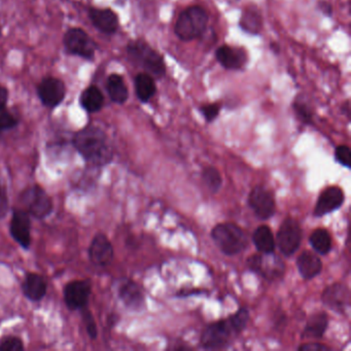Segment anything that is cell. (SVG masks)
<instances>
[{
    "instance_id": "4",
    "label": "cell",
    "mask_w": 351,
    "mask_h": 351,
    "mask_svg": "<svg viewBox=\"0 0 351 351\" xmlns=\"http://www.w3.org/2000/svg\"><path fill=\"white\" fill-rule=\"evenodd\" d=\"M127 53L131 60L143 67L147 73L154 77H162L166 73V65L163 57L156 52L147 43L134 40L127 46Z\"/></svg>"
},
{
    "instance_id": "26",
    "label": "cell",
    "mask_w": 351,
    "mask_h": 351,
    "mask_svg": "<svg viewBox=\"0 0 351 351\" xmlns=\"http://www.w3.org/2000/svg\"><path fill=\"white\" fill-rule=\"evenodd\" d=\"M254 246L261 254H269L275 250V238L268 226H260L256 228L252 235Z\"/></svg>"
},
{
    "instance_id": "34",
    "label": "cell",
    "mask_w": 351,
    "mask_h": 351,
    "mask_svg": "<svg viewBox=\"0 0 351 351\" xmlns=\"http://www.w3.org/2000/svg\"><path fill=\"white\" fill-rule=\"evenodd\" d=\"M335 159L340 165L350 168L351 151L347 145H339L335 149Z\"/></svg>"
},
{
    "instance_id": "1",
    "label": "cell",
    "mask_w": 351,
    "mask_h": 351,
    "mask_svg": "<svg viewBox=\"0 0 351 351\" xmlns=\"http://www.w3.org/2000/svg\"><path fill=\"white\" fill-rule=\"evenodd\" d=\"M73 145L87 163L95 167L108 165L114 158V151L108 135L99 127L89 125L75 133Z\"/></svg>"
},
{
    "instance_id": "39",
    "label": "cell",
    "mask_w": 351,
    "mask_h": 351,
    "mask_svg": "<svg viewBox=\"0 0 351 351\" xmlns=\"http://www.w3.org/2000/svg\"><path fill=\"white\" fill-rule=\"evenodd\" d=\"M8 99H9V91L7 88L0 85V112L5 110Z\"/></svg>"
},
{
    "instance_id": "38",
    "label": "cell",
    "mask_w": 351,
    "mask_h": 351,
    "mask_svg": "<svg viewBox=\"0 0 351 351\" xmlns=\"http://www.w3.org/2000/svg\"><path fill=\"white\" fill-rule=\"evenodd\" d=\"M298 349L301 351H320L328 350V347L319 344V343H306V344L301 345Z\"/></svg>"
},
{
    "instance_id": "3",
    "label": "cell",
    "mask_w": 351,
    "mask_h": 351,
    "mask_svg": "<svg viewBox=\"0 0 351 351\" xmlns=\"http://www.w3.org/2000/svg\"><path fill=\"white\" fill-rule=\"evenodd\" d=\"M215 245L226 256H235L247 247V238L239 226L233 223H219L211 231Z\"/></svg>"
},
{
    "instance_id": "35",
    "label": "cell",
    "mask_w": 351,
    "mask_h": 351,
    "mask_svg": "<svg viewBox=\"0 0 351 351\" xmlns=\"http://www.w3.org/2000/svg\"><path fill=\"white\" fill-rule=\"evenodd\" d=\"M83 319L85 322L86 328H87L88 334H89L90 338L96 339L97 338L98 330L97 326H96L95 319H94L93 315L89 310L83 308Z\"/></svg>"
},
{
    "instance_id": "29",
    "label": "cell",
    "mask_w": 351,
    "mask_h": 351,
    "mask_svg": "<svg viewBox=\"0 0 351 351\" xmlns=\"http://www.w3.org/2000/svg\"><path fill=\"white\" fill-rule=\"evenodd\" d=\"M202 178L205 186L209 189L210 192H219L221 184H223V178L217 168L211 167V166L205 167L202 171Z\"/></svg>"
},
{
    "instance_id": "30",
    "label": "cell",
    "mask_w": 351,
    "mask_h": 351,
    "mask_svg": "<svg viewBox=\"0 0 351 351\" xmlns=\"http://www.w3.org/2000/svg\"><path fill=\"white\" fill-rule=\"evenodd\" d=\"M293 108L300 122L306 125L311 124L312 119H313V112L307 104L297 100V101L293 102Z\"/></svg>"
},
{
    "instance_id": "23",
    "label": "cell",
    "mask_w": 351,
    "mask_h": 351,
    "mask_svg": "<svg viewBox=\"0 0 351 351\" xmlns=\"http://www.w3.org/2000/svg\"><path fill=\"white\" fill-rule=\"evenodd\" d=\"M135 92L137 98L143 104L149 102L157 92L155 81L149 73H139L134 80Z\"/></svg>"
},
{
    "instance_id": "6",
    "label": "cell",
    "mask_w": 351,
    "mask_h": 351,
    "mask_svg": "<svg viewBox=\"0 0 351 351\" xmlns=\"http://www.w3.org/2000/svg\"><path fill=\"white\" fill-rule=\"evenodd\" d=\"M239 332L230 318L219 320L206 326L201 335V346L205 349H221L228 346L231 339Z\"/></svg>"
},
{
    "instance_id": "11",
    "label": "cell",
    "mask_w": 351,
    "mask_h": 351,
    "mask_svg": "<svg viewBox=\"0 0 351 351\" xmlns=\"http://www.w3.org/2000/svg\"><path fill=\"white\" fill-rule=\"evenodd\" d=\"M38 94L46 108H55L64 100L66 88L60 79L49 77L40 82Z\"/></svg>"
},
{
    "instance_id": "40",
    "label": "cell",
    "mask_w": 351,
    "mask_h": 351,
    "mask_svg": "<svg viewBox=\"0 0 351 351\" xmlns=\"http://www.w3.org/2000/svg\"><path fill=\"white\" fill-rule=\"evenodd\" d=\"M318 9H319L320 12H322V13H324V15L332 16V5H330V3H326V1H320V3H318Z\"/></svg>"
},
{
    "instance_id": "9",
    "label": "cell",
    "mask_w": 351,
    "mask_h": 351,
    "mask_svg": "<svg viewBox=\"0 0 351 351\" xmlns=\"http://www.w3.org/2000/svg\"><path fill=\"white\" fill-rule=\"evenodd\" d=\"M277 246L285 256H289L299 250L302 242V229L293 219H287L281 223L276 237Z\"/></svg>"
},
{
    "instance_id": "8",
    "label": "cell",
    "mask_w": 351,
    "mask_h": 351,
    "mask_svg": "<svg viewBox=\"0 0 351 351\" xmlns=\"http://www.w3.org/2000/svg\"><path fill=\"white\" fill-rule=\"evenodd\" d=\"M247 266L252 272L268 280H274L282 276L285 269L282 261L273 252L250 256L247 258Z\"/></svg>"
},
{
    "instance_id": "13",
    "label": "cell",
    "mask_w": 351,
    "mask_h": 351,
    "mask_svg": "<svg viewBox=\"0 0 351 351\" xmlns=\"http://www.w3.org/2000/svg\"><path fill=\"white\" fill-rule=\"evenodd\" d=\"M12 237L22 247L28 250L32 244V221L29 215L23 209H15L10 223Z\"/></svg>"
},
{
    "instance_id": "15",
    "label": "cell",
    "mask_w": 351,
    "mask_h": 351,
    "mask_svg": "<svg viewBox=\"0 0 351 351\" xmlns=\"http://www.w3.org/2000/svg\"><path fill=\"white\" fill-rule=\"evenodd\" d=\"M118 295L121 301L132 311H141L145 306L143 289L134 281L124 279L119 285Z\"/></svg>"
},
{
    "instance_id": "22",
    "label": "cell",
    "mask_w": 351,
    "mask_h": 351,
    "mask_svg": "<svg viewBox=\"0 0 351 351\" xmlns=\"http://www.w3.org/2000/svg\"><path fill=\"white\" fill-rule=\"evenodd\" d=\"M80 104L86 112L91 114L99 112L104 104V96L101 90L96 86H90L81 94Z\"/></svg>"
},
{
    "instance_id": "2",
    "label": "cell",
    "mask_w": 351,
    "mask_h": 351,
    "mask_svg": "<svg viewBox=\"0 0 351 351\" xmlns=\"http://www.w3.org/2000/svg\"><path fill=\"white\" fill-rule=\"evenodd\" d=\"M208 24V15L203 8L194 5L184 10L174 26V32L180 40L191 42L202 36Z\"/></svg>"
},
{
    "instance_id": "27",
    "label": "cell",
    "mask_w": 351,
    "mask_h": 351,
    "mask_svg": "<svg viewBox=\"0 0 351 351\" xmlns=\"http://www.w3.org/2000/svg\"><path fill=\"white\" fill-rule=\"evenodd\" d=\"M239 24L241 29L247 34H254V36L260 34L263 27V20L260 11L252 7L244 10L241 18H240Z\"/></svg>"
},
{
    "instance_id": "10",
    "label": "cell",
    "mask_w": 351,
    "mask_h": 351,
    "mask_svg": "<svg viewBox=\"0 0 351 351\" xmlns=\"http://www.w3.org/2000/svg\"><path fill=\"white\" fill-rule=\"evenodd\" d=\"M248 204L256 217L262 221L270 219L276 210L274 197L270 191L264 186H254L248 196Z\"/></svg>"
},
{
    "instance_id": "7",
    "label": "cell",
    "mask_w": 351,
    "mask_h": 351,
    "mask_svg": "<svg viewBox=\"0 0 351 351\" xmlns=\"http://www.w3.org/2000/svg\"><path fill=\"white\" fill-rule=\"evenodd\" d=\"M65 49L69 54L93 61L97 46L89 34L81 28H71L64 36Z\"/></svg>"
},
{
    "instance_id": "14",
    "label": "cell",
    "mask_w": 351,
    "mask_h": 351,
    "mask_svg": "<svg viewBox=\"0 0 351 351\" xmlns=\"http://www.w3.org/2000/svg\"><path fill=\"white\" fill-rule=\"evenodd\" d=\"M322 298L326 307L338 313H344L350 305V291L346 285L341 283L328 285Z\"/></svg>"
},
{
    "instance_id": "16",
    "label": "cell",
    "mask_w": 351,
    "mask_h": 351,
    "mask_svg": "<svg viewBox=\"0 0 351 351\" xmlns=\"http://www.w3.org/2000/svg\"><path fill=\"white\" fill-rule=\"evenodd\" d=\"M90 261L96 266L106 267L114 258V247L112 242L104 234L95 235L89 247Z\"/></svg>"
},
{
    "instance_id": "37",
    "label": "cell",
    "mask_w": 351,
    "mask_h": 351,
    "mask_svg": "<svg viewBox=\"0 0 351 351\" xmlns=\"http://www.w3.org/2000/svg\"><path fill=\"white\" fill-rule=\"evenodd\" d=\"M9 196L7 188L0 184V219H3L9 213Z\"/></svg>"
},
{
    "instance_id": "21",
    "label": "cell",
    "mask_w": 351,
    "mask_h": 351,
    "mask_svg": "<svg viewBox=\"0 0 351 351\" xmlns=\"http://www.w3.org/2000/svg\"><path fill=\"white\" fill-rule=\"evenodd\" d=\"M24 295L32 302H40L47 293V282L42 275L28 273L22 285Z\"/></svg>"
},
{
    "instance_id": "41",
    "label": "cell",
    "mask_w": 351,
    "mask_h": 351,
    "mask_svg": "<svg viewBox=\"0 0 351 351\" xmlns=\"http://www.w3.org/2000/svg\"><path fill=\"white\" fill-rule=\"evenodd\" d=\"M271 49H272V50L274 51L275 53H278L279 52L278 45H276V44L271 45Z\"/></svg>"
},
{
    "instance_id": "5",
    "label": "cell",
    "mask_w": 351,
    "mask_h": 351,
    "mask_svg": "<svg viewBox=\"0 0 351 351\" xmlns=\"http://www.w3.org/2000/svg\"><path fill=\"white\" fill-rule=\"evenodd\" d=\"M20 203L26 213L38 219H44L52 213L53 201L48 193L40 186L25 189L20 195Z\"/></svg>"
},
{
    "instance_id": "17",
    "label": "cell",
    "mask_w": 351,
    "mask_h": 351,
    "mask_svg": "<svg viewBox=\"0 0 351 351\" xmlns=\"http://www.w3.org/2000/svg\"><path fill=\"white\" fill-rule=\"evenodd\" d=\"M344 199V192L342 189L337 186H328L320 194L314 208V215L324 217L337 210L342 206Z\"/></svg>"
},
{
    "instance_id": "25",
    "label": "cell",
    "mask_w": 351,
    "mask_h": 351,
    "mask_svg": "<svg viewBox=\"0 0 351 351\" xmlns=\"http://www.w3.org/2000/svg\"><path fill=\"white\" fill-rule=\"evenodd\" d=\"M328 326V318L324 312L313 314L308 318L304 328L303 338L320 339L326 332Z\"/></svg>"
},
{
    "instance_id": "12",
    "label": "cell",
    "mask_w": 351,
    "mask_h": 351,
    "mask_svg": "<svg viewBox=\"0 0 351 351\" xmlns=\"http://www.w3.org/2000/svg\"><path fill=\"white\" fill-rule=\"evenodd\" d=\"M92 285L89 280H73L64 287V301L71 310H82L87 307Z\"/></svg>"
},
{
    "instance_id": "19",
    "label": "cell",
    "mask_w": 351,
    "mask_h": 351,
    "mask_svg": "<svg viewBox=\"0 0 351 351\" xmlns=\"http://www.w3.org/2000/svg\"><path fill=\"white\" fill-rule=\"evenodd\" d=\"M90 19L93 25L104 34H116L119 28L118 15L110 9L90 10Z\"/></svg>"
},
{
    "instance_id": "36",
    "label": "cell",
    "mask_w": 351,
    "mask_h": 351,
    "mask_svg": "<svg viewBox=\"0 0 351 351\" xmlns=\"http://www.w3.org/2000/svg\"><path fill=\"white\" fill-rule=\"evenodd\" d=\"M200 110L207 122H213L219 116V112H221V104H205V106H201Z\"/></svg>"
},
{
    "instance_id": "18",
    "label": "cell",
    "mask_w": 351,
    "mask_h": 351,
    "mask_svg": "<svg viewBox=\"0 0 351 351\" xmlns=\"http://www.w3.org/2000/svg\"><path fill=\"white\" fill-rule=\"evenodd\" d=\"M217 61L228 71H239L247 62L245 50L231 46L219 47L215 53Z\"/></svg>"
},
{
    "instance_id": "32",
    "label": "cell",
    "mask_w": 351,
    "mask_h": 351,
    "mask_svg": "<svg viewBox=\"0 0 351 351\" xmlns=\"http://www.w3.org/2000/svg\"><path fill=\"white\" fill-rule=\"evenodd\" d=\"M23 341L16 336H8L0 341V351H23Z\"/></svg>"
},
{
    "instance_id": "31",
    "label": "cell",
    "mask_w": 351,
    "mask_h": 351,
    "mask_svg": "<svg viewBox=\"0 0 351 351\" xmlns=\"http://www.w3.org/2000/svg\"><path fill=\"white\" fill-rule=\"evenodd\" d=\"M229 318L232 324H233L234 328L240 334L245 328L246 324H247L248 320H250V312L245 308H241L235 314L230 316Z\"/></svg>"
},
{
    "instance_id": "20",
    "label": "cell",
    "mask_w": 351,
    "mask_h": 351,
    "mask_svg": "<svg viewBox=\"0 0 351 351\" xmlns=\"http://www.w3.org/2000/svg\"><path fill=\"white\" fill-rule=\"evenodd\" d=\"M297 266L300 275L306 280H310L317 276L322 270V263L319 256L309 250H304L298 256Z\"/></svg>"
},
{
    "instance_id": "24",
    "label": "cell",
    "mask_w": 351,
    "mask_h": 351,
    "mask_svg": "<svg viewBox=\"0 0 351 351\" xmlns=\"http://www.w3.org/2000/svg\"><path fill=\"white\" fill-rule=\"evenodd\" d=\"M108 95L114 104H123L128 100L129 92L122 75L112 73L108 79Z\"/></svg>"
},
{
    "instance_id": "28",
    "label": "cell",
    "mask_w": 351,
    "mask_h": 351,
    "mask_svg": "<svg viewBox=\"0 0 351 351\" xmlns=\"http://www.w3.org/2000/svg\"><path fill=\"white\" fill-rule=\"evenodd\" d=\"M310 244L317 254H326L332 250V238L326 229L314 230L309 238Z\"/></svg>"
},
{
    "instance_id": "33",
    "label": "cell",
    "mask_w": 351,
    "mask_h": 351,
    "mask_svg": "<svg viewBox=\"0 0 351 351\" xmlns=\"http://www.w3.org/2000/svg\"><path fill=\"white\" fill-rule=\"evenodd\" d=\"M19 124V120L10 112L1 110L0 112V133L11 130Z\"/></svg>"
},
{
    "instance_id": "42",
    "label": "cell",
    "mask_w": 351,
    "mask_h": 351,
    "mask_svg": "<svg viewBox=\"0 0 351 351\" xmlns=\"http://www.w3.org/2000/svg\"><path fill=\"white\" fill-rule=\"evenodd\" d=\"M0 38H1V26H0Z\"/></svg>"
}]
</instances>
